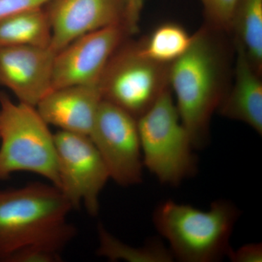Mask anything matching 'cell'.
I'll return each instance as SVG.
<instances>
[{
  "label": "cell",
  "mask_w": 262,
  "mask_h": 262,
  "mask_svg": "<svg viewBox=\"0 0 262 262\" xmlns=\"http://www.w3.org/2000/svg\"><path fill=\"white\" fill-rule=\"evenodd\" d=\"M53 184L0 190V262H56L77 233L73 210Z\"/></svg>",
  "instance_id": "obj_1"
},
{
  "label": "cell",
  "mask_w": 262,
  "mask_h": 262,
  "mask_svg": "<svg viewBox=\"0 0 262 262\" xmlns=\"http://www.w3.org/2000/svg\"><path fill=\"white\" fill-rule=\"evenodd\" d=\"M224 80L222 51L209 30L201 29L193 35L187 52L169 68V86L194 149L208 142L212 115L227 93Z\"/></svg>",
  "instance_id": "obj_2"
},
{
  "label": "cell",
  "mask_w": 262,
  "mask_h": 262,
  "mask_svg": "<svg viewBox=\"0 0 262 262\" xmlns=\"http://www.w3.org/2000/svg\"><path fill=\"white\" fill-rule=\"evenodd\" d=\"M241 212L234 203L218 200L208 211L172 200L161 202L153 213L155 228L168 241L174 259L220 261L232 250L230 238Z\"/></svg>",
  "instance_id": "obj_3"
},
{
  "label": "cell",
  "mask_w": 262,
  "mask_h": 262,
  "mask_svg": "<svg viewBox=\"0 0 262 262\" xmlns=\"http://www.w3.org/2000/svg\"><path fill=\"white\" fill-rule=\"evenodd\" d=\"M18 172L37 174L58 188L54 134L35 106L0 92V180Z\"/></svg>",
  "instance_id": "obj_4"
},
{
  "label": "cell",
  "mask_w": 262,
  "mask_h": 262,
  "mask_svg": "<svg viewBox=\"0 0 262 262\" xmlns=\"http://www.w3.org/2000/svg\"><path fill=\"white\" fill-rule=\"evenodd\" d=\"M144 167L161 184L178 186L194 176L192 139L183 125L170 87L137 119Z\"/></svg>",
  "instance_id": "obj_5"
},
{
  "label": "cell",
  "mask_w": 262,
  "mask_h": 262,
  "mask_svg": "<svg viewBox=\"0 0 262 262\" xmlns=\"http://www.w3.org/2000/svg\"><path fill=\"white\" fill-rule=\"evenodd\" d=\"M119 48L103 72L100 90L103 100L138 119L170 87V64L146 58L139 53L136 44Z\"/></svg>",
  "instance_id": "obj_6"
},
{
  "label": "cell",
  "mask_w": 262,
  "mask_h": 262,
  "mask_svg": "<svg viewBox=\"0 0 262 262\" xmlns=\"http://www.w3.org/2000/svg\"><path fill=\"white\" fill-rule=\"evenodd\" d=\"M58 189L74 209L84 206L89 214L99 211V198L110 179L108 169L89 136L58 130L54 134Z\"/></svg>",
  "instance_id": "obj_7"
},
{
  "label": "cell",
  "mask_w": 262,
  "mask_h": 262,
  "mask_svg": "<svg viewBox=\"0 0 262 262\" xmlns=\"http://www.w3.org/2000/svg\"><path fill=\"white\" fill-rule=\"evenodd\" d=\"M89 137L101 155L110 179L124 187L142 182L144 164L137 119L103 99Z\"/></svg>",
  "instance_id": "obj_8"
},
{
  "label": "cell",
  "mask_w": 262,
  "mask_h": 262,
  "mask_svg": "<svg viewBox=\"0 0 262 262\" xmlns=\"http://www.w3.org/2000/svg\"><path fill=\"white\" fill-rule=\"evenodd\" d=\"M127 34L117 24L77 38L57 52L53 89L73 85H98L108 61Z\"/></svg>",
  "instance_id": "obj_9"
},
{
  "label": "cell",
  "mask_w": 262,
  "mask_h": 262,
  "mask_svg": "<svg viewBox=\"0 0 262 262\" xmlns=\"http://www.w3.org/2000/svg\"><path fill=\"white\" fill-rule=\"evenodd\" d=\"M56 53L51 47L0 48V86L11 91L18 102L36 107L53 90Z\"/></svg>",
  "instance_id": "obj_10"
},
{
  "label": "cell",
  "mask_w": 262,
  "mask_h": 262,
  "mask_svg": "<svg viewBox=\"0 0 262 262\" xmlns=\"http://www.w3.org/2000/svg\"><path fill=\"white\" fill-rule=\"evenodd\" d=\"M48 6L56 53L89 33L123 24L125 0H54Z\"/></svg>",
  "instance_id": "obj_11"
},
{
  "label": "cell",
  "mask_w": 262,
  "mask_h": 262,
  "mask_svg": "<svg viewBox=\"0 0 262 262\" xmlns=\"http://www.w3.org/2000/svg\"><path fill=\"white\" fill-rule=\"evenodd\" d=\"M102 100L99 86H67L52 90L36 108L48 125L89 136Z\"/></svg>",
  "instance_id": "obj_12"
},
{
  "label": "cell",
  "mask_w": 262,
  "mask_h": 262,
  "mask_svg": "<svg viewBox=\"0 0 262 262\" xmlns=\"http://www.w3.org/2000/svg\"><path fill=\"white\" fill-rule=\"evenodd\" d=\"M234 81L218 111L231 120L249 125L262 134V82L261 75L253 68L243 48L237 46Z\"/></svg>",
  "instance_id": "obj_13"
},
{
  "label": "cell",
  "mask_w": 262,
  "mask_h": 262,
  "mask_svg": "<svg viewBox=\"0 0 262 262\" xmlns=\"http://www.w3.org/2000/svg\"><path fill=\"white\" fill-rule=\"evenodd\" d=\"M51 26L44 8L17 13L0 20V48L51 47Z\"/></svg>",
  "instance_id": "obj_14"
},
{
  "label": "cell",
  "mask_w": 262,
  "mask_h": 262,
  "mask_svg": "<svg viewBox=\"0 0 262 262\" xmlns=\"http://www.w3.org/2000/svg\"><path fill=\"white\" fill-rule=\"evenodd\" d=\"M230 31L258 73L262 72V0H239Z\"/></svg>",
  "instance_id": "obj_15"
},
{
  "label": "cell",
  "mask_w": 262,
  "mask_h": 262,
  "mask_svg": "<svg viewBox=\"0 0 262 262\" xmlns=\"http://www.w3.org/2000/svg\"><path fill=\"white\" fill-rule=\"evenodd\" d=\"M98 255L110 261L170 262L174 258L170 248L158 238L149 239L142 247H133L119 241L99 224L98 227Z\"/></svg>",
  "instance_id": "obj_16"
},
{
  "label": "cell",
  "mask_w": 262,
  "mask_h": 262,
  "mask_svg": "<svg viewBox=\"0 0 262 262\" xmlns=\"http://www.w3.org/2000/svg\"><path fill=\"white\" fill-rule=\"evenodd\" d=\"M193 35L179 24L160 26L142 42L136 43L139 53L151 61L171 64L189 49Z\"/></svg>",
  "instance_id": "obj_17"
},
{
  "label": "cell",
  "mask_w": 262,
  "mask_h": 262,
  "mask_svg": "<svg viewBox=\"0 0 262 262\" xmlns=\"http://www.w3.org/2000/svg\"><path fill=\"white\" fill-rule=\"evenodd\" d=\"M212 28L230 31L234 10L239 0H199Z\"/></svg>",
  "instance_id": "obj_18"
},
{
  "label": "cell",
  "mask_w": 262,
  "mask_h": 262,
  "mask_svg": "<svg viewBox=\"0 0 262 262\" xmlns=\"http://www.w3.org/2000/svg\"><path fill=\"white\" fill-rule=\"evenodd\" d=\"M54 0H0V20L27 10L45 8Z\"/></svg>",
  "instance_id": "obj_19"
},
{
  "label": "cell",
  "mask_w": 262,
  "mask_h": 262,
  "mask_svg": "<svg viewBox=\"0 0 262 262\" xmlns=\"http://www.w3.org/2000/svg\"><path fill=\"white\" fill-rule=\"evenodd\" d=\"M146 0H125L123 25L127 34L137 31L141 12Z\"/></svg>",
  "instance_id": "obj_20"
},
{
  "label": "cell",
  "mask_w": 262,
  "mask_h": 262,
  "mask_svg": "<svg viewBox=\"0 0 262 262\" xmlns=\"http://www.w3.org/2000/svg\"><path fill=\"white\" fill-rule=\"evenodd\" d=\"M228 258L233 262H261V244H249L234 251L232 248Z\"/></svg>",
  "instance_id": "obj_21"
}]
</instances>
